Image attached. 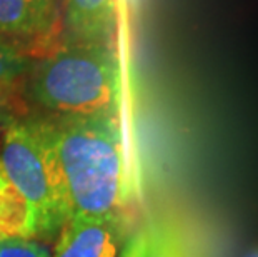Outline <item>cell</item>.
Returning a JSON list of instances; mask_svg holds the SVG:
<instances>
[{"label": "cell", "mask_w": 258, "mask_h": 257, "mask_svg": "<svg viewBox=\"0 0 258 257\" xmlns=\"http://www.w3.org/2000/svg\"><path fill=\"white\" fill-rule=\"evenodd\" d=\"M55 147L74 217H123L130 202L118 112L42 117Z\"/></svg>", "instance_id": "1"}, {"label": "cell", "mask_w": 258, "mask_h": 257, "mask_svg": "<svg viewBox=\"0 0 258 257\" xmlns=\"http://www.w3.org/2000/svg\"><path fill=\"white\" fill-rule=\"evenodd\" d=\"M0 167L7 182L27 202L35 239L48 242L72 219L65 179L42 117L15 120L4 127Z\"/></svg>", "instance_id": "2"}, {"label": "cell", "mask_w": 258, "mask_h": 257, "mask_svg": "<svg viewBox=\"0 0 258 257\" xmlns=\"http://www.w3.org/2000/svg\"><path fill=\"white\" fill-rule=\"evenodd\" d=\"M32 97L55 116L118 112L120 69L110 43L77 42L30 69Z\"/></svg>", "instance_id": "3"}, {"label": "cell", "mask_w": 258, "mask_h": 257, "mask_svg": "<svg viewBox=\"0 0 258 257\" xmlns=\"http://www.w3.org/2000/svg\"><path fill=\"white\" fill-rule=\"evenodd\" d=\"M123 237V217H74L60 231L52 257H117Z\"/></svg>", "instance_id": "4"}, {"label": "cell", "mask_w": 258, "mask_h": 257, "mask_svg": "<svg viewBox=\"0 0 258 257\" xmlns=\"http://www.w3.org/2000/svg\"><path fill=\"white\" fill-rule=\"evenodd\" d=\"M57 24L55 0H0V35L37 39Z\"/></svg>", "instance_id": "5"}, {"label": "cell", "mask_w": 258, "mask_h": 257, "mask_svg": "<svg viewBox=\"0 0 258 257\" xmlns=\"http://www.w3.org/2000/svg\"><path fill=\"white\" fill-rule=\"evenodd\" d=\"M65 22L79 42L110 43L117 29V0H62Z\"/></svg>", "instance_id": "6"}, {"label": "cell", "mask_w": 258, "mask_h": 257, "mask_svg": "<svg viewBox=\"0 0 258 257\" xmlns=\"http://www.w3.org/2000/svg\"><path fill=\"white\" fill-rule=\"evenodd\" d=\"M12 237H35V232L29 205L10 187L0 194V240Z\"/></svg>", "instance_id": "7"}, {"label": "cell", "mask_w": 258, "mask_h": 257, "mask_svg": "<svg viewBox=\"0 0 258 257\" xmlns=\"http://www.w3.org/2000/svg\"><path fill=\"white\" fill-rule=\"evenodd\" d=\"M148 254L147 257H188L182 234L172 222L157 221L147 227Z\"/></svg>", "instance_id": "8"}, {"label": "cell", "mask_w": 258, "mask_h": 257, "mask_svg": "<svg viewBox=\"0 0 258 257\" xmlns=\"http://www.w3.org/2000/svg\"><path fill=\"white\" fill-rule=\"evenodd\" d=\"M32 69L30 59L14 43L0 39V99Z\"/></svg>", "instance_id": "9"}, {"label": "cell", "mask_w": 258, "mask_h": 257, "mask_svg": "<svg viewBox=\"0 0 258 257\" xmlns=\"http://www.w3.org/2000/svg\"><path fill=\"white\" fill-rule=\"evenodd\" d=\"M0 257H52V247L35 237H12L0 240Z\"/></svg>", "instance_id": "10"}, {"label": "cell", "mask_w": 258, "mask_h": 257, "mask_svg": "<svg viewBox=\"0 0 258 257\" xmlns=\"http://www.w3.org/2000/svg\"><path fill=\"white\" fill-rule=\"evenodd\" d=\"M147 254H148V231L147 227H144L125 239L117 257H147Z\"/></svg>", "instance_id": "11"}, {"label": "cell", "mask_w": 258, "mask_h": 257, "mask_svg": "<svg viewBox=\"0 0 258 257\" xmlns=\"http://www.w3.org/2000/svg\"><path fill=\"white\" fill-rule=\"evenodd\" d=\"M10 120H12V117H10V114H9V109L5 106V102L0 99V129H4Z\"/></svg>", "instance_id": "12"}, {"label": "cell", "mask_w": 258, "mask_h": 257, "mask_svg": "<svg viewBox=\"0 0 258 257\" xmlns=\"http://www.w3.org/2000/svg\"><path fill=\"white\" fill-rule=\"evenodd\" d=\"M10 189V184L7 182V179H5L4 172H2V167H0V194L5 192V190Z\"/></svg>", "instance_id": "13"}, {"label": "cell", "mask_w": 258, "mask_h": 257, "mask_svg": "<svg viewBox=\"0 0 258 257\" xmlns=\"http://www.w3.org/2000/svg\"><path fill=\"white\" fill-rule=\"evenodd\" d=\"M125 2H127V4L130 5V7H135V5H137V2H139V0H125Z\"/></svg>", "instance_id": "14"}, {"label": "cell", "mask_w": 258, "mask_h": 257, "mask_svg": "<svg viewBox=\"0 0 258 257\" xmlns=\"http://www.w3.org/2000/svg\"><path fill=\"white\" fill-rule=\"evenodd\" d=\"M246 257H258V250H253V252H251V254H248V255H246Z\"/></svg>", "instance_id": "15"}]
</instances>
